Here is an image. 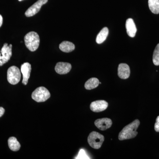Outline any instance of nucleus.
<instances>
[{"instance_id":"nucleus-23","label":"nucleus","mask_w":159,"mask_h":159,"mask_svg":"<svg viewBox=\"0 0 159 159\" xmlns=\"http://www.w3.org/2000/svg\"><path fill=\"white\" fill-rule=\"evenodd\" d=\"M3 23V17L1 15H0V27L2 26Z\"/></svg>"},{"instance_id":"nucleus-26","label":"nucleus","mask_w":159,"mask_h":159,"mask_svg":"<svg viewBox=\"0 0 159 159\" xmlns=\"http://www.w3.org/2000/svg\"><path fill=\"white\" fill-rule=\"evenodd\" d=\"M99 84H101V82H99Z\"/></svg>"},{"instance_id":"nucleus-4","label":"nucleus","mask_w":159,"mask_h":159,"mask_svg":"<svg viewBox=\"0 0 159 159\" xmlns=\"http://www.w3.org/2000/svg\"><path fill=\"white\" fill-rule=\"evenodd\" d=\"M51 97L49 91L44 87L38 88L32 93L31 97L37 102H45Z\"/></svg>"},{"instance_id":"nucleus-18","label":"nucleus","mask_w":159,"mask_h":159,"mask_svg":"<svg viewBox=\"0 0 159 159\" xmlns=\"http://www.w3.org/2000/svg\"><path fill=\"white\" fill-rule=\"evenodd\" d=\"M148 7L154 14L159 13V0H148Z\"/></svg>"},{"instance_id":"nucleus-20","label":"nucleus","mask_w":159,"mask_h":159,"mask_svg":"<svg viewBox=\"0 0 159 159\" xmlns=\"http://www.w3.org/2000/svg\"><path fill=\"white\" fill-rule=\"evenodd\" d=\"M76 159H90V158H89L86 153L85 151L83 149H81Z\"/></svg>"},{"instance_id":"nucleus-13","label":"nucleus","mask_w":159,"mask_h":159,"mask_svg":"<svg viewBox=\"0 0 159 159\" xmlns=\"http://www.w3.org/2000/svg\"><path fill=\"white\" fill-rule=\"evenodd\" d=\"M126 32L129 37L133 38L135 36L137 29L134 20L131 18H129L126 20L125 24Z\"/></svg>"},{"instance_id":"nucleus-17","label":"nucleus","mask_w":159,"mask_h":159,"mask_svg":"<svg viewBox=\"0 0 159 159\" xmlns=\"http://www.w3.org/2000/svg\"><path fill=\"white\" fill-rule=\"evenodd\" d=\"M99 81L97 78L93 77L88 80L84 84L86 89L92 90L97 88L99 86Z\"/></svg>"},{"instance_id":"nucleus-9","label":"nucleus","mask_w":159,"mask_h":159,"mask_svg":"<svg viewBox=\"0 0 159 159\" xmlns=\"http://www.w3.org/2000/svg\"><path fill=\"white\" fill-rule=\"evenodd\" d=\"M31 70V65L29 62L24 63L21 66V72L23 75L22 83L27 85L30 78Z\"/></svg>"},{"instance_id":"nucleus-24","label":"nucleus","mask_w":159,"mask_h":159,"mask_svg":"<svg viewBox=\"0 0 159 159\" xmlns=\"http://www.w3.org/2000/svg\"><path fill=\"white\" fill-rule=\"evenodd\" d=\"M1 56H2V55H1V53H0V61H1Z\"/></svg>"},{"instance_id":"nucleus-1","label":"nucleus","mask_w":159,"mask_h":159,"mask_svg":"<svg viewBox=\"0 0 159 159\" xmlns=\"http://www.w3.org/2000/svg\"><path fill=\"white\" fill-rule=\"evenodd\" d=\"M140 122L139 119H136L130 124L126 125L119 133V139L120 141L133 139L136 137L138 133L137 129L140 125Z\"/></svg>"},{"instance_id":"nucleus-3","label":"nucleus","mask_w":159,"mask_h":159,"mask_svg":"<svg viewBox=\"0 0 159 159\" xmlns=\"http://www.w3.org/2000/svg\"><path fill=\"white\" fill-rule=\"evenodd\" d=\"M104 137L97 132L93 131L89 135L88 142L89 145L94 149H99L104 142Z\"/></svg>"},{"instance_id":"nucleus-5","label":"nucleus","mask_w":159,"mask_h":159,"mask_svg":"<svg viewBox=\"0 0 159 159\" xmlns=\"http://www.w3.org/2000/svg\"><path fill=\"white\" fill-rule=\"evenodd\" d=\"M20 78V71L17 67L12 66L9 68L7 71V80L9 83L13 85L17 84Z\"/></svg>"},{"instance_id":"nucleus-25","label":"nucleus","mask_w":159,"mask_h":159,"mask_svg":"<svg viewBox=\"0 0 159 159\" xmlns=\"http://www.w3.org/2000/svg\"><path fill=\"white\" fill-rule=\"evenodd\" d=\"M19 2H21V1H23V0H18Z\"/></svg>"},{"instance_id":"nucleus-7","label":"nucleus","mask_w":159,"mask_h":159,"mask_svg":"<svg viewBox=\"0 0 159 159\" xmlns=\"http://www.w3.org/2000/svg\"><path fill=\"white\" fill-rule=\"evenodd\" d=\"M48 0H38L26 11L25 15L27 17H31L37 14L40 10L42 6L48 2Z\"/></svg>"},{"instance_id":"nucleus-2","label":"nucleus","mask_w":159,"mask_h":159,"mask_svg":"<svg viewBox=\"0 0 159 159\" xmlns=\"http://www.w3.org/2000/svg\"><path fill=\"white\" fill-rule=\"evenodd\" d=\"M25 44L29 51H36L39 45L40 39L39 34L34 31H31L26 34L24 38Z\"/></svg>"},{"instance_id":"nucleus-16","label":"nucleus","mask_w":159,"mask_h":159,"mask_svg":"<svg viewBox=\"0 0 159 159\" xmlns=\"http://www.w3.org/2000/svg\"><path fill=\"white\" fill-rule=\"evenodd\" d=\"M8 145L9 148L13 151H17L20 148V143L15 137H10L8 140Z\"/></svg>"},{"instance_id":"nucleus-22","label":"nucleus","mask_w":159,"mask_h":159,"mask_svg":"<svg viewBox=\"0 0 159 159\" xmlns=\"http://www.w3.org/2000/svg\"><path fill=\"white\" fill-rule=\"evenodd\" d=\"M5 110L2 107H0V117L2 116L5 113Z\"/></svg>"},{"instance_id":"nucleus-6","label":"nucleus","mask_w":159,"mask_h":159,"mask_svg":"<svg viewBox=\"0 0 159 159\" xmlns=\"http://www.w3.org/2000/svg\"><path fill=\"white\" fill-rule=\"evenodd\" d=\"M1 59L0 66L8 62L12 55V45H8L7 43H5L1 51Z\"/></svg>"},{"instance_id":"nucleus-14","label":"nucleus","mask_w":159,"mask_h":159,"mask_svg":"<svg viewBox=\"0 0 159 159\" xmlns=\"http://www.w3.org/2000/svg\"><path fill=\"white\" fill-rule=\"evenodd\" d=\"M75 48V45L73 43L67 41L62 42L59 45V48L61 51L66 53L72 52L74 51Z\"/></svg>"},{"instance_id":"nucleus-21","label":"nucleus","mask_w":159,"mask_h":159,"mask_svg":"<svg viewBox=\"0 0 159 159\" xmlns=\"http://www.w3.org/2000/svg\"><path fill=\"white\" fill-rule=\"evenodd\" d=\"M155 130L157 132H159V116L157 117L156 122L154 125Z\"/></svg>"},{"instance_id":"nucleus-8","label":"nucleus","mask_w":159,"mask_h":159,"mask_svg":"<svg viewBox=\"0 0 159 159\" xmlns=\"http://www.w3.org/2000/svg\"><path fill=\"white\" fill-rule=\"evenodd\" d=\"M108 104L105 100H97L92 102L90 104V109L95 112H99L105 110Z\"/></svg>"},{"instance_id":"nucleus-15","label":"nucleus","mask_w":159,"mask_h":159,"mask_svg":"<svg viewBox=\"0 0 159 159\" xmlns=\"http://www.w3.org/2000/svg\"><path fill=\"white\" fill-rule=\"evenodd\" d=\"M109 30L107 27H104L97 35L96 42L98 44H101L106 39L108 36Z\"/></svg>"},{"instance_id":"nucleus-12","label":"nucleus","mask_w":159,"mask_h":159,"mask_svg":"<svg viewBox=\"0 0 159 159\" xmlns=\"http://www.w3.org/2000/svg\"><path fill=\"white\" fill-rule=\"evenodd\" d=\"M72 66L68 62H59L57 63L55 67V70L56 73L59 74H68L71 70Z\"/></svg>"},{"instance_id":"nucleus-11","label":"nucleus","mask_w":159,"mask_h":159,"mask_svg":"<svg viewBox=\"0 0 159 159\" xmlns=\"http://www.w3.org/2000/svg\"><path fill=\"white\" fill-rule=\"evenodd\" d=\"M130 68L128 65L125 63H121L119 65L118 75L121 79H127L130 76Z\"/></svg>"},{"instance_id":"nucleus-19","label":"nucleus","mask_w":159,"mask_h":159,"mask_svg":"<svg viewBox=\"0 0 159 159\" xmlns=\"http://www.w3.org/2000/svg\"><path fill=\"white\" fill-rule=\"evenodd\" d=\"M152 61L155 66H159V43L158 44L154 51Z\"/></svg>"},{"instance_id":"nucleus-10","label":"nucleus","mask_w":159,"mask_h":159,"mask_svg":"<svg viewBox=\"0 0 159 159\" xmlns=\"http://www.w3.org/2000/svg\"><path fill=\"white\" fill-rule=\"evenodd\" d=\"M112 124V122L109 118H102L97 119L95 122V125L101 130H105L110 128Z\"/></svg>"}]
</instances>
